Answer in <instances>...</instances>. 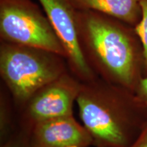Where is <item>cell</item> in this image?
<instances>
[{
	"instance_id": "7",
	"label": "cell",
	"mask_w": 147,
	"mask_h": 147,
	"mask_svg": "<svg viewBox=\"0 0 147 147\" xmlns=\"http://www.w3.org/2000/svg\"><path fill=\"white\" fill-rule=\"evenodd\" d=\"M29 142L31 147H89L93 140L69 115L35 123Z\"/></svg>"
},
{
	"instance_id": "2",
	"label": "cell",
	"mask_w": 147,
	"mask_h": 147,
	"mask_svg": "<svg viewBox=\"0 0 147 147\" xmlns=\"http://www.w3.org/2000/svg\"><path fill=\"white\" fill-rule=\"evenodd\" d=\"M76 102L82 125L97 147H127L146 123L138 117V110L146 108L134 93L115 84L81 85Z\"/></svg>"
},
{
	"instance_id": "10",
	"label": "cell",
	"mask_w": 147,
	"mask_h": 147,
	"mask_svg": "<svg viewBox=\"0 0 147 147\" xmlns=\"http://www.w3.org/2000/svg\"><path fill=\"white\" fill-rule=\"evenodd\" d=\"M136 100L147 109V76H143L134 92Z\"/></svg>"
},
{
	"instance_id": "12",
	"label": "cell",
	"mask_w": 147,
	"mask_h": 147,
	"mask_svg": "<svg viewBox=\"0 0 147 147\" xmlns=\"http://www.w3.org/2000/svg\"><path fill=\"white\" fill-rule=\"evenodd\" d=\"M1 147H31L29 139L13 138L3 143Z\"/></svg>"
},
{
	"instance_id": "6",
	"label": "cell",
	"mask_w": 147,
	"mask_h": 147,
	"mask_svg": "<svg viewBox=\"0 0 147 147\" xmlns=\"http://www.w3.org/2000/svg\"><path fill=\"white\" fill-rule=\"evenodd\" d=\"M81 84L63 74L36 92L28 101V113L34 123L73 115V105Z\"/></svg>"
},
{
	"instance_id": "4",
	"label": "cell",
	"mask_w": 147,
	"mask_h": 147,
	"mask_svg": "<svg viewBox=\"0 0 147 147\" xmlns=\"http://www.w3.org/2000/svg\"><path fill=\"white\" fill-rule=\"evenodd\" d=\"M1 42L66 53L49 18L32 0H0Z\"/></svg>"
},
{
	"instance_id": "9",
	"label": "cell",
	"mask_w": 147,
	"mask_h": 147,
	"mask_svg": "<svg viewBox=\"0 0 147 147\" xmlns=\"http://www.w3.org/2000/svg\"><path fill=\"white\" fill-rule=\"evenodd\" d=\"M141 17L137 25L134 27V31L138 37L142 48L144 58V76H147V0H142Z\"/></svg>"
},
{
	"instance_id": "11",
	"label": "cell",
	"mask_w": 147,
	"mask_h": 147,
	"mask_svg": "<svg viewBox=\"0 0 147 147\" xmlns=\"http://www.w3.org/2000/svg\"><path fill=\"white\" fill-rule=\"evenodd\" d=\"M127 147H147V121L136 138Z\"/></svg>"
},
{
	"instance_id": "3",
	"label": "cell",
	"mask_w": 147,
	"mask_h": 147,
	"mask_svg": "<svg viewBox=\"0 0 147 147\" xmlns=\"http://www.w3.org/2000/svg\"><path fill=\"white\" fill-rule=\"evenodd\" d=\"M63 57L50 51L1 42L0 73L14 98L27 102L64 72Z\"/></svg>"
},
{
	"instance_id": "1",
	"label": "cell",
	"mask_w": 147,
	"mask_h": 147,
	"mask_svg": "<svg viewBox=\"0 0 147 147\" xmlns=\"http://www.w3.org/2000/svg\"><path fill=\"white\" fill-rule=\"evenodd\" d=\"M79 41L90 65L134 93L144 74L142 48L134 29L94 11H77Z\"/></svg>"
},
{
	"instance_id": "5",
	"label": "cell",
	"mask_w": 147,
	"mask_h": 147,
	"mask_svg": "<svg viewBox=\"0 0 147 147\" xmlns=\"http://www.w3.org/2000/svg\"><path fill=\"white\" fill-rule=\"evenodd\" d=\"M52 24L66 53L71 69L80 78L91 81L93 68L84 56L79 41L77 11L69 0H38Z\"/></svg>"
},
{
	"instance_id": "8",
	"label": "cell",
	"mask_w": 147,
	"mask_h": 147,
	"mask_svg": "<svg viewBox=\"0 0 147 147\" xmlns=\"http://www.w3.org/2000/svg\"><path fill=\"white\" fill-rule=\"evenodd\" d=\"M142 0H69L76 10L94 11L135 27L141 17Z\"/></svg>"
}]
</instances>
